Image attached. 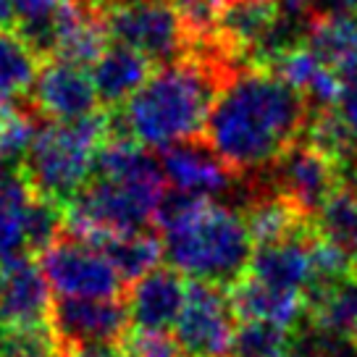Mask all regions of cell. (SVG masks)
<instances>
[{
    "instance_id": "d6a6232c",
    "label": "cell",
    "mask_w": 357,
    "mask_h": 357,
    "mask_svg": "<svg viewBox=\"0 0 357 357\" xmlns=\"http://www.w3.org/2000/svg\"><path fill=\"white\" fill-rule=\"evenodd\" d=\"M310 6L315 13H357V0H310Z\"/></svg>"
},
{
    "instance_id": "1f68e13d",
    "label": "cell",
    "mask_w": 357,
    "mask_h": 357,
    "mask_svg": "<svg viewBox=\"0 0 357 357\" xmlns=\"http://www.w3.org/2000/svg\"><path fill=\"white\" fill-rule=\"evenodd\" d=\"M63 357H132L129 347L121 342H102V344H79L66 347Z\"/></svg>"
},
{
    "instance_id": "8992f818",
    "label": "cell",
    "mask_w": 357,
    "mask_h": 357,
    "mask_svg": "<svg viewBox=\"0 0 357 357\" xmlns=\"http://www.w3.org/2000/svg\"><path fill=\"white\" fill-rule=\"evenodd\" d=\"M342 181L344 176L334 158H328L307 139H300L263 176L250 184L279 195L305 221L312 223L315 213L324 208V202L334 195Z\"/></svg>"
},
{
    "instance_id": "6da1fadb",
    "label": "cell",
    "mask_w": 357,
    "mask_h": 357,
    "mask_svg": "<svg viewBox=\"0 0 357 357\" xmlns=\"http://www.w3.org/2000/svg\"><path fill=\"white\" fill-rule=\"evenodd\" d=\"M310 119V105L273 71L245 66L226 79L202 139L236 178L255 181L294 142Z\"/></svg>"
},
{
    "instance_id": "484cf974",
    "label": "cell",
    "mask_w": 357,
    "mask_h": 357,
    "mask_svg": "<svg viewBox=\"0 0 357 357\" xmlns=\"http://www.w3.org/2000/svg\"><path fill=\"white\" fill-rule=\"evenodd\" d=\"M171 3L190 40V53L215 43L229 0H171Z\"/></svg>"
},
{
    "instance_id": "9a60e30c",
    "label": "cell",
    "mask_w": 357,
    "mask_h": 357,
    "mask_svg": "<svg viewBox=\"0 0 357 357\" xmlns=\"http://www.w3.org/2000/svg\"><path fill=\"white\" fill-rule=\"evenodd\" d=\"M50 315V284L29 257L0 271V321L3 326H37Z\"/></svg>"
},
{
    "instance_id": "e575fe53",
    "label": "cell",
    "mask_w": 357,
    "mask_h": 357,
    "mask_svg": "<svg viewBox=\"0 0 357 357\" xmlns=\"http://www.w3.org/2000/svg\"><path fill=\"white\" fill-rule=\"evenodd\" d=\"M284 357H315V355H312L307 347H297V349H289Z\"/></svg>"
},
{
    "instance_id": "cb8c5ba5",
    "label": "cell",
    "mask_w": 357,
    "mask_h": 357,
    "mask_svg": "<svg viewBox=\"0 0 357 357\" xmlns=\"http://www.w3.org/2000/svg\"><path fill=\"white\" fill-rule=\"evenodd\" d=\"M66 0H13V22L19 24V37L37 56L53 53L56 16Z\"/></svg>"
},
{
    "instance_id": "4dcf8cb0",
    "label": "cell",
    "mask_w": 357,
    "mask_h": 357,
    "mask_svg": "<svg viewBox=\"0 0 357 357\" xmlns=\"http://www.w3.org/2000/svg\"><path fill=\"white\" fill-rule=\"evenodd\" d=\"M129 352L132 357H187L168 334H134Z\"/></svg>"
},
{
    "instance_id": "7c38bea8",
    "label": "cell",
    "mask_w": 357,
    "mask_h": 357,
    "mask_svg": "<svg viewBox=\"0 0 357 357\" xmlns=\"http://www.w3.org/2000/svg\"><path fill=\"white\" fill-rule=\"evenodd\" d=\"M187 281L174 268H155L132 284L126 310L137 334H166L176 326V318L184 305Z\"/></svg>"
},
{
    "instance_id": "e0dca14e",
    "label": "cell",
    "mask_w": 357,
    "mask_h": 357,
    "mask_svg": "<svg viewBox=\"0 0 357 357\" xmlns=\"http://www.w3.org/2000/svg\"><path fill=\"white\" fill-rule=\"evenodd\" d=\"M150 74H153V61H147L142 53L126 45H108V50L92 66L89 77H92L98 102L108 108H119L145 87Z\"/></svg>"
},
{
    "instance_id": "7402d4cb",
    "label": "cell",
    "mask_w": 357,
    "mask_h": 357,
    "mask_svg": "<svg viewBox=\"0 0 357 357\" xmlns=\"http://www.w3.org/2000/svg\"><path fill=\"white\" fill-rule=\"evenodd\" d=\"M98 250L105 252L121 281H132V284L147 273H153L163 257V242L155 234H150L147 229L134 231V234L111 236Z\"/></svg>"
},
{
    "instance_id": "f1b7e54d",
    "label": "cell",
    "mask_w": 357,
    "mask_h": 357,
    "mask_svg": "<svg viewBox=\"0 0 357 357\" xmlns=\"http://www.w3.org/2000/svg\"><path fill=\"white\" fill-rule=\"evenodd\" d=\"M63 223H66V211L56 200H47L34 195L26 213V229H29V250L45 252L56 239L63 236Z\"/></svg>"
},
{
    "instance_id": "8d00e7d4",
    "label": "cell",
    "mask_w": 357,
    "mask_h": 357,
    "mask_svg": "<svg viewBox=\"0 0 357 357\" xmlns=\"http://www.w3.org/2000/svg\"><path fill=\"white\" fill-rule=\"evenodd\" d=\"M284 355H287V352H281V355H271V357H284Z\"/></svg>"
},
{
    "instance_id": "f546056e",
    "label": "cell",
    "mask_w": 357,
    "mask_h": 357,
    "mask_svg": "<svg viewBox=\"0 0 357 357\" xmlns=\"http://www.w3.org/2000/svg\"><path fill=\"white\" fill-rule=\"evenodd\" d=\"M336 116L344 126L347 137H349V147H352V155H355V166L344 176V181L357 184V79L352 82H342V95L336 100Z\"/></svg>"
},
{
    "instance_id": "836d02e7",
    "label": "cell",
    "mask_w": 357,
    "mask_h": 357,
    "mask_svg": "<svg viewBox=\"0 0 357 357\" xmlns=\"http://www.w3.org/2000/svg\"><path fill=\"white\" fill-rule=\"evenodd\" d=\"M13 26V0H0V32Z\"/></svg>"
},
{
    "instance_id": "5b68a950",
    "label": "cell",
    "mask_w": 357,
    "mask_h": 357,
    "mask_svg": "<svg viewBox=\"0 0 357 357\" xmlns=\"http://www.w3.org/2000/svg\"><path fill=\"white\" fill-rule=\"evenodd\" d=\"M100 13L113 40L153 63L168 66L190 56V40L171 0H111Z\"/></svg>"
},
{
    "instance_id": "ffe728a7",
    "label": "cell",
    "mask_w": 357,
    "mask_h": 357,
    "mask_svg": "<svg viewBox=\"0 0 357 357\" xmlns=\"http://www.w3.org/2000/svg\"><path fill=\"white\" fill-rule=\"evenodd\" d=\"M312 231L357 263V184L342 181L312 218Z\"/></svg>"
},
{
    "instance_id": "9c48e42d",
    "label": "cell",
    "mask_w": 357,
    "mask_h": 357,
    "mask_svg": "<svg viewBox=\"0 0 357 357\" xmlns=\"http://www.w3.org/2000/svg\"><path fill=\"white\" fill-rule=\"evenodd\" d=\"M158 163L171 192H181L192 197L215 200L231 190L236 181L234 174L223 166V160L205 145L202 137L163 147Z\"/></svg>"
},
{
    "instance_id": "52a82bcc",
    "label": "cell",
    "mask_w": 357,
    "mask_h": 357,
    "mask_svg": "<svg viewBox=\"0 0 357 357\" xmlns=\"http://www.w3.org/2000/svg\"><path fill=\"white\" fill-rule=\"evenodd\" d=\"M239 318L226 287L190 281L174 326V342L187 357H231Z\"/></svg>"
},
{
    "instance_id": "74e56055",
    "label": "cell",
    "mask_w": 357,
    "mask_h": 357,
    "mask_svg": "<svg viewBox=\"0 0 357 357\" xmlns=\"http://www.w3.org/2000/svg\"><path fill=\"white\" fill-rule=\"evenodd\" d=\"M355 276H357V263H355Z\"/></svg>"
},
{
    "instance_id": "d590c367",
    "label": "cell",
    "mask_w": 357,
    "mask_h": 357,
    "mask_svg": "<svg viewBox=\"0 0 357 357\" xmlns=\"http://www.w3.org/2000/svg\"><path fill=\"white\" fill-rule=\"evenodd\" d=\"M8 174H11V171H6V166L0 163V190H3V184H6V178H8Z\"/></svg>"
},
{
    "instance_id": "277c9868",
    "label": "cell",
    "mask_w": 357,
    "mask_h": 357,
    "mask_svg": "<svg viewBox=\"0 0 357 357\" xmlns=\"http://www.w3.org/2000/svg\"><path fill=\"white\" fill-rule=\"evenodd\" d=\"M108 139V116L100 111L79 121H50L40 126L24 160L29 190L66 208L95 174V160Z\"/></svg>"
},
{
    "instance_id": "8fae6325",
    "label": "cell",
    "mask_w": 357,
    "mask_h": 357,
    "mask_svg": "<svg viewBox=\"0 0 357 357\" xmlns=\"http://www.w3.org/2000/svg\"><path fill=\"white\" fill-rule=\"evenodd\" d=\"M34 108L53 121H79L98 113V95L87 68L50 61L40 68L32 87Z\"/></svg>"
},
{
    "instance_id": "ba28073f",
    "label": "cell",
    "mask_w": 357,
    "mask_h": 357,
    "mask_svg": "<svg viewBox=\"0 0 357 357\" xmlns=\"http://www.w3.org/2000/svg\"><path fill=\"white\" fill-rule=\"evenodd\" d=\"M40 268L61 300H119L123 284L105 252L66 234L45 250Z\"/></svg>"
},
{
    "instance_id": "f35d334b",
    "label": "cell",
    "mask_w": 357,
    "mask_h": 357,
    "mask_svg": "<svg viewBox=\"0 0 357 357\" xmlns=\"http://www.w3.org/2000/svg\"><path fill=\"white\" fill-rule=\"evenodd\" d=\"M355 339H357V334H355Z\"/></svg>"
},
{
    "instance_id": "7a4b0ae2",
    "label": "cell",
    "mask_w": 357,
    "mask_h": 357,
    "mask_svg": "<svg viewBox=\"0 0 357 357\" xmlns=\"http://www.w3.org/2000/svg\"><path fill=\"white\" fill-rule=\"evenodd\" d=\"M239 68L245 66L218 53H190L160 66L123 111L108 116V137L132 139L145 150L200 139L218 92Z\"/></svg>"
},
{
    "instance_id": "44dd1931",
    "label": "cell",
    "mask_w": 357,
    "mask_h": 357,
    "mask_svg": "<svg viewBox=\"0 0 357 357\" xmlns=\"http://www.w3.org/2000/svg\"><path fill=\"white\" fill-rule=\"evenodd\" d=\"M307 324L312 331L334 336L357 334V276L339 281L307 302Z\"/></svg>"
},
{
    "instance_id": "d6986e66",
    "label": "cell",
    "mask_w": 357,
    "mask_h": 357,
    "mask_svg": "<svg viewBox=\"0 0 357 357\" xmlns=\"http://www.w3.org/2000/svg\"><path fill=\"white\" fill-rule=\"evenodd\" d=\"M32 197L34 192L29 190L26 178L11 171L0 190V268L24 260L32 252L26 229V213Z\"/></svg>"
},
{
    "instance_id": "2e32d148",
    "label": "cell",
    "mask_w": 357,
    "mask_h": 357,
    "mask_svg": "<svg viewBox=\"0 0 357 357\" xmlns=\"http://www.w3.org/2000/svg\"><path fill=\"white\" fill-rule=\"evenodd\" d=\"M239 321H266L291 331L307 321V297L297 291H281L260 284L252 276H242L229 289Z\"/></svg>"
},
{
    "instance_id": "5bb4252c",
    "label": "cell",
    "mask_w": 357,
    "mask_h": 357,
    "mask_svg": "<svg viewBox=\"0 0 357 357\" xmlns=\"http://www.w3.org/2000/svg\"><path fill=\"white\" fill-rule=\"evenodd\" d=\"M108 26L98 8L79 6L74 0H66L63 8L56 16L53 29V61H63L71 66H95L98 58L108 50Z\"/></svg>"
},
{
    "instance_id": "3957f363",
    "label": "cell",
    "mask_w": 357,
    "mask_h": 357,
    "mask_svg": "<svg viewBox=\"0 0 357 357\" xmlns=\"http://www.w3.org/2000/svg\"><path fill=\"white\" fill-rule=\"evenodd\" d=\"M155 221L163 229V255L176 273L226 289L247 273L255 247L239 211L168 190Z\"/></svg>"
},
{
    "instance_id": "ac0fdd59",
    "label": "cell",
    "mask_w": 357,
    "mask_h": 357,
    "mask_svg": "<svg viewBox=\"0 0 357 357\" xmlns=\"http://www.w3.org/2000/svg\"><path fill=\"white\" fill-rule=\"evenodd\" d=\"M305 47L342 82L357 79V13H315Z\"/></svg>"
},
{
    "instance_id": "83f0119b",
    "label": "cell",
    "mask_w": 357,
    "mask_h": 357,
    "mask_svg": "<svg viewBox=\"0 0 357 357\" xmlns=\"http://www.w3.org/2000/svg\"><path fill=\"white\" fill-rule=\"evenodd\" d=\"M289 331L266 321H239L231 357H271L287 352Z\"/></svg>"
},
{
    "instance_id": "4fadbf2b",
    "label": "cell",
    "mask_w": 357,
    "mask_h": 357,
    "mask_svg": "<svg viewBox=\"0 0 357 357\" xmlns=\"http://www.w3.org/2000/svg\"><path fill=\"white\" fill-rule=\"evenodd\" d=\"M312 234L315 231L307 229V231L289 236L284 242H276V245L255 247L252 257H250L247 276H252L260 284L273 287V289L297 291V294L307 297L312 284Z\"/></svg>"
},
{
    "instance_id": "603a6c76",
    "label": "cell",
    "mask_w": 357,
    "mask_h": 357,
    "mask_svg": "<svg viewBox=\"0 0 357 357\" xmlns=\"http://www.w3.org/2000/svg\"><path fill=\"white\" fill-rule=\"evenodd\" d=\"M37 74L40 56L19 34L0 32V105L32 92Z\"/></svg>"
},
{
    "instance_id": "d4e9b609",
    "label": "cell",
    "mask_w": 357,
    "mask_h": 357,
    "mask_svg": "<svg viewBox=\"0 0 357 357\" xmlns=\"http://www.w3.org/2000/svg\"><path fill=\"white\" fill-rule=\"evenodd\" d=\"M40 132L32 111L22 108L19 102L0 105V163L8 168L24 166Z\"/></svg>"
},
{
    "instance_id": "30bf717a",
    "label": "cell",
    "mask_w": 357,
    "mask_h": 357,
    "mask_svg": "<svg viewBox=\"0 0 357 357\" xmlns=\"http://www.w3.org/2000/svg\"><path fill=\"white\" fill-rule=\"evenodd\" d=\"M123 300H58L50 307V328L66 347L121 342L129 328Z\"/></svg>"
},
{
    "instance_id": "4316f807",
    "label": "cell",
    "mask_w": 357,
    "mask_h": 357,
    "mask_svg": "<svg viewBox=\"0 0 357 357\" xmlns=\"http://www.w3.org/2000/svg\"><path fill=\"white\" fill-rule=\"evenodd\" d=\"M0 357H63V344L47 324L3 326Z\"/></svg>"
}]
</instances>
